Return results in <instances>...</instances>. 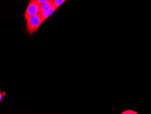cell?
Instances as JSON below:
<instances>
[{
	"label": "cell",
	"mask_w": 151,
	"mask_h": 114,
	"mask_svg": "<svg viewBox=\"0 0 151 114\" xmlns=\"http://www.w3.org/2000/svg\"><path fill=\"white\" fill-rule=\"evenodd\" d=\"M6 96V93L5 91H3L2 92L1 91H0V102H2V99L3 97H5Z\"/></svg>",
	"instance_id": "cell-6"
},
{
	"label": "cell",
	"mask_w": 151,
	"mask_h": 114,
	"mask_svg": "<svg viewBox=\"0 0 151 114\" xmlns=\"http://www.w3.org/2000/svg\"><path fill=\"white\" fill-rule=\"evenodd\" d=\"M41 5L37 0L30 1L24 13V17L25 20L27 21L32 16L40 14Z\"/></svg>",
	"instance_id": "cell-2"
},
{
	"label": "cell",
	"mask_w": 151,
	"mask_h": 114,
	"mask_svg": "<svg viewBox=\"0 0 151 114\" xmlns=\"http://www.w3.org/2000/svg\"><path fill=\"white\" fill-rule=\"evenodd\" d=\"M37 1H39V3H40L41 5H42V4H43V3H45V2L49 1H51V0H37Z\"/></svg>",
	"instance_id": "cell-7"
},
{
	"label": "cell",
	"mask_w": 151,
	"mask_h": 114,
	"mask_svg": "<svg viewBox=\"0 0 151 114\" xmlns=\"http://www.w3.org/2000/svg\"><path fill=\"white\" fill-rule=\"evenodd\" d=\"M57 9V8L55 7L53 5L50 9L42 13L41 14V20H42V22L43 23L47 18L49 17Z\"/></svg>",
	"instance_id": "cell-3"
},
{
	"label": "cell",
	"mask_w": 151,
	"mask_h": 114,
	"mask_svg": "<svg viewBox=\"0 0 151 114\" xmlns=\"http://www.w3.org/2000/svg\"><path fill=\"white\" fill-rule=\"evenodd\" d=\"M53 0H51L49 1L45 2L41 5L40 10V14H41L43 12L49 10L50 9L52 6H53Z\"/></svg>",
	"instance_id": "cell-4"
},
{
	"label": "cell",
	"mask_w": 151,
	"mask_h": 114,
	"mask_svg": "<svg viewBox=\"0 0 151 114\" xmlns=\"http://www.w3.org/2000/svg\"><path fill=\"white\" fill-rule=\"evenodd\" d=\"M30 1H36V0H30Z\"/></svg>",
	"instance_id": "cell-8"
},
{
	"label": "cell",
	"mask_w": 151,
	"mask_h": 114,
	"mask_svg": "<svg viewBox=\"0 0 151 114\" xmlns=\"http://www.w3.org/2000/svg\"><path fill=\"white\" fill-rule=\"evenodd\" d=\"M66 1V0H54L53 1V6L58 8Z\"/></svg>",
	"instance_id": "cell-5"
},
{
	"label": "cell",
	"mask_w": 151,
	"mask_h": 114,
	"mask_svg": "<svg viewBox=\"0 0 151 114\" xmlns=\"http://www.w3.org/2000/svg\"><path fill=\"white\" fill-rule=\"evenodd\" d=\"M26 21L27 31L30 35L33 34L39 28L41 24L43 23L41 20V14L32 16Z\"/></svg>",
	"instance_id": "cell-1"
}]
</instances>
